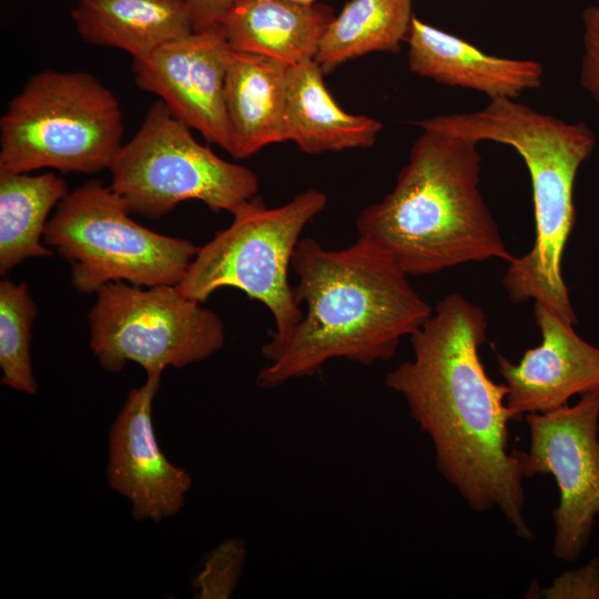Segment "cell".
Returning <instances> with one entry per match:
<instances>
[{
  "instance_id": "1",
  "label": "cell",
  "mask_w": 599,
  "mask_h": 599,
  "mask_svg": "<svg viewBox=\"0 0 599 599\" xmlns=\"http://www.w3.org/2000/svg\"><path fill=\"white\" fill-rule=\"evenodd\" d=\"M409 337L413 358L387 374V387L404 397L432 440L438 470L466 504L476 512L498 508L519 538L532 540L521 451L509 450L508 389L489 378L479 357L484 311L449 294Z\"/></svg>"
},
{
  "instance_id": "2",
  "label": "cell",
  "mask_w": 599,
  "mask_h": 599,
  "mask_svg": "<svg viewBox=\"0 0 599 599\" xmlns=\"http://www.w3.org/2000/svg\"><path fill=\"white\" fill-rule=\"evenodd\" d=\"M291 266L298 280L295 296L306 314L288 335L263 344L267 364L255 378L261 388L315 375L333 358L386 362L433 313L396 262L361 237L341 250L301 238Z\"/></svg>"
},
{
  "instance_id": "3",
  "label": "cell",
  "mask_w": 599,
  "mask_h": 599,
  "mask_svg": "<svg viewBox=\"0 0 599 599\" xmlns=\"http://www.w3.org/2000/svg\"><path fill=\"white\" fill-rule=\"evenodd\" d=\"M422 130L393 190L357 215L358 237L408 276L493 258L509 263L515 256L480 192L478 143Z\"/></svg>"
},
{
  "instance_id": "4",
  "label": "cell",
  "mask_w": 599,
  "mask_h": 599,
  "mask_svg": "<svg viewBox=\"0 0 599 599\" xmlns=\"http://www.w3.org/2000/svg\"><path fill=\"white\" fill-rule=\"evenodd\" d=\"M416 124L517 151L531 181L535 241L528 253L508 263L502 285L511 302L534 300L575 325L561 258L576 217V176L596 148L593 131L583 122H568L508 98L489 100L475 112L437 115Z\"/></svg>"
},
{
  "instance_id": "5",
  "label": "cell",
  "mask_w": 599,
  "mask_h": 599,
  "mask_svg": "<svg viewBox=\"0 0 599 599\" xmlns=\"http://www.w3.org/2000/svg\"><path fill=\"white\" fill-rule=\"evenodd\" d=\"M122 135L120 103L97 77L41 71L29 78L0 120V173L109 170Z\"/></svg>"
},
{
  "instance_id": "6",
  "label": "cell",
  "mask_w": 599,
  "mask_h": 599,
  "mask_svg": "<svg viewBox=\"0 0 599 599\" xmlns=\"http://www.w3.org/2000/svg\"><path fill=\"white\" fill-rule=\"evenodd\" d=\"M326 204L327 195L316 189L273 209L255 196L199 247L177 288L200 303L219 288H237L268 308L275 322L271 338L285 337L304 315L287 278L293 253L306 224Z\"/></svg>"
},
{
  "instance_id": "7",
  "label": "cell",
  "mask_w": 599,
  "mask_h": 599,
  "mask_svg": "<svg viewBox=\"0 0 599 599\" xmlns=\"http://www.w3.org/2000/svg\"><path fill=\"white\" fill-rule=\"evenodd\" d=\"M111 186L100 181L69 192L48 221L43 241L71 265L81 293L111 282L179 285L199 246L154 232L135 221Z\"/></svg>"
},
{
  "instance_id": "8",
  "label": "cell",
  "mask_w": 599,
  "mask_h": 599,
  "mask_svg": "<svg viewBox=\"0 0 599 599\" xmlns=\"http://www.w3.org/2000/svg\"><path fill=\"white\" fill-rule=\"evenodd\" d=\"M190 129L162 100L150 106L109 169L110 186L130 212L159 219L181 202L199 200L233 215L256 196L255 173L217 156Z\"/></svg>"
},
{
  "instance_id": "9",
  "label": "cell",
  "mask_w": 599,
  "mask_h": 599,
  "mask_svg": "<svg viewBox=\"0 0 599 599\" xmlns=\"http://www.w3.org/2000/svg\"><path fill=\"white\" fill-rule=\"evenodd\" d=\"M89 313L90 347L108 372H121L128 362L146 373L182 368L216 353L224 344L222 319L176 285L148 290L111 282L98 292Z\"/></svg>"
},
{
  "instance_id": "10",
  "label": "cell",
  "mask_w": 599,
  "mask_h": 599,
  "mask_svg": "<svg viewBox=\"0 0 599 599\" xmlns=\"http://www.w3.org/2000/svg\"><path fill=\"white\" fill-rule=\"evenodd\" d=\"M529 450L521 451L525 478L551 475L559 489L554 509V556L577 560L599 516V388L547 413L526 416Z\"/></svg>"
},
{
  "instance_id": "11",
  "label": "cell",
  "mask_w": 599,
  "mask_h": 599,
  "mask_svg": "<svg viewBox=\"0 0 599 599\" xmlns=\"http://www.w3.org/2000/svg\"><path fill=\"white\" fill-rule=\"evenodd\" d=\"M231 48L220 26L193 31L134 59L138 85L209 142L230 152L225 77Z\"/></svg>"
},
{
  "instance_id": "12",
  "label": "cell",
  "mask_w": 599,
  "mask_h": 599,
  "mask_svg": "<svg viewBox=\"0 0 599 599\" xmlns=\"http://www.w3.org/2000/svg\"><path fill=\"white\" fill-rule=\"evenodd\" d=\"M161 372L146 373L132 389L109 434L106 467L110 487L125 497L133 517L159 522L177 515L192 486L189 471L161 450L152 422V405Z\"/></svg>"
},
{
  "instance_id": "13",
  "label": "cell",
  "mask_w": 599,
  "mask_h": 599,
  "mask_svg": "<svg viewBox=\"0 0 599 599\" xmlns=\"http://www.w3.org/2000/svg\"><path fill=\"white\" fill-rule=\"evenodd\" d=\"M534 314L541 343L527 349L518 364L497 354L512 420L557 409L572 396L599 388V347L583 341L573 325L546 305L535 302Z\"/></svg>"
},
{
  "instance_id": "14",
  "label": "cell",
  "mask_w": 599,
  "mask_h": 599,
  "mask_svg": "<svg viewBox=\"0 0 599 599\" xmlns=\"http://www.w3.org/2000/svg\"><path fill=\"white\" fill-rule=\"evenodd\" d=\"M406 42L408 67L413 73L444 85L477 91L489 100L517 99L542 84L540 62L488 54L415 16Z\"/></svg>"
},
{
  "instance_id": "15",
  "label": "cell",
  "mask_w": 599,
  "mask_h": 599,
  "mask_svg": "<svg viewBox=\"0 0 599 599\" xmlns=\"http://www.w3.org/2000/svg\"><path fill=\"white\" fill-rule=\"evenodd\" d=\"M288 70L290 64L282 61L231 49L224 98L232 156L248 158L287 140Z\"/></svg>"
},
{
  "instance_id": "16",
  "label": "cell",
  "mask_w": 599,
  "mask_h": 599,
  "mask_svg": "<svg viewBox=\"0 0 599 599\" xmlns=\"http://www.w3.org/2000/svg\"><path fill=\"white\" fill-rule=\"evenodd\" d=\"M335 18L322 3L291 0H237L220 27L232 50L290 65L313 60Z\"/></svg>"
},
{
  "instance_id": "17",
  "label": "cell",
  "mask_w": 599,
  "mask_h": 599,
  "mask_svg": "<svg viewBox=\"0 0 599 599\" xmlns=\"http://www.w3.org/2000/svg\"><path fill=\"white\" fill-rule=\"evenodd\" d=\"M316 61L290 65L286 94V135L307 154L370 148L383 129L366 115L341 109L327 91Z\"/></svg>"
},
{
  "instance_id": "18",
  "label": "cell",
  "mask_w": 599,
  "mask_h": 599,
  "mask_svg": "<svg viewBox=\"0 0 599 599\" xmlns=\"http://www.w3.org/2000/svg\"><path fill=\"white\" fill-rule=\"evenodd\" d=\"M71 17L84 41L134 59L194 31L184 0H77Z\"/></svg>"
},
{
  "instance_id": "19",
  "label": "cell",
  "mask_w": 599,
  "mask_h": 599,
  "mask_svg": "<svg viewBox=\"0 0 599 599\" xmlns=\"http://www.w3.org/2000/svg\"><path fill=\"white\" fill-rule=\"evenodd\" d=\"M63 177L50 172L0 173V273L29 257L53 252L41 244L48 215L68 195Z\"/></svg>"
},
{
  "instance_id": "20",
  "label": "cell",
  "mask_w": 599,
  "mask_h": 599,
  "mask_svg": "<svg viewBox=\"0 0 599 599\" xmlns=\"http://www.w3.org/2000/svg\"><path fill=\"white\" fill-rule=\"evenodd\" d=\"M413 0H351L326 29L314 60L324 73L375 51L396 53L406 41Z\"/></svg>"
},
{
  "instance_id": "21",
  "label": "cell",
  "mask_w": 599,
  "mask_h": 599,
  "mask_svg": "<svg viewBox=\"0 0 599 599\" xmlns=\"http://www.w3.org/2000/svg\"><path fill=\"white\" fill-rule=\"evenodd\" d=\"M38 307L26 283L0 282V367L2 384L34 395L31 359L32 325Z\"/></svg>"
},
{
  "instance_id": "22",
  "label": "cell",
  "mask_w": 599,
  "mask_h": 599,
  "mask_svg": "<svg viewBox=\"0 0 599 599\" xmlns=\"http://www.w3.org/2000/svg\"><path fill=\"white\" fill-rule=\"evenodd\" d=\"M245 542L227 539L203 558L202 570L193 580L195 598L229 599L241 578L246 560Z\"/></svg>"
},
{
  "instance_id": "23",
  "label": "cell",
  "mask_w": 599,
  "mask_h": 599,
  "mask_svg": "<svg viewBox=\"0 0 599 599\" xmlns=\"http://www.w3.org/2000/svg\"><path fill=\"white\" fill-rule=\"evenodd\" d=\"M542 595L548 599H599V558L556 577Z\"/></svg>"
},
{
  "instance_id": "24",
  "label": "cell",
  "mask_w": 599,
  "mask_h": 599,
  "mask_svg": "<svg viewBox=\"0 0 599 599\" xmlns=\"http://www.w3.org/2000/svg\"><path fill=\"white\" fill-rule=\"evenodd\" d=\"M582 24L580 85L590 94L599 110V6L585 9Z\"/></svg>"
},
{
  "instance_id": "25",
  "label": "cell",
  "mask_w": 599,
  "mask_h": 599,
  "mask_svg": "<svg viewBox=\"0 0 599 599\" xmlns=\"http://www.w3.org/2000/svg\"><path fill=\"white\" fill-rule=\"evenodd\" d=\"M194 31L217 27L237 0H184Z\"/></svg>"
},
{
  "instance_id": "26",
  "label": "cell",
  "mask_w": 599,
  "mask_h": 599,
  "mask_svg": "<svg viewBox=\"0 0 599 599\" xmlns=\"http://www.w3.org/2000/svg\"><path fill=\"white\" fill-rule=\"evenodd\" d=\"M291 1H294V2H298V3H314L316 0H291Z\"/></svg>"
}]
</instances>
